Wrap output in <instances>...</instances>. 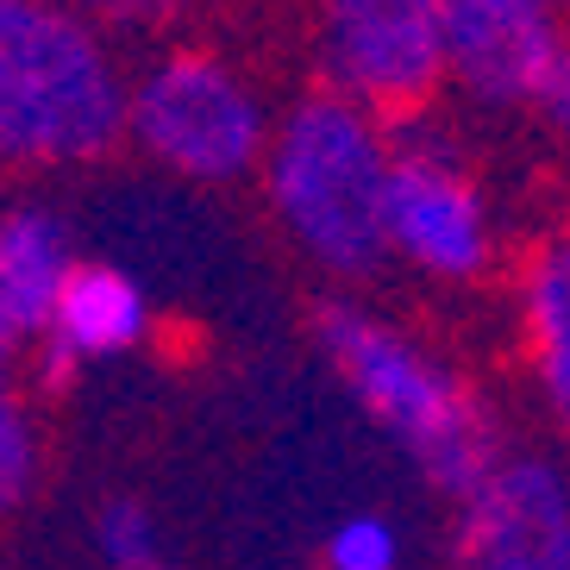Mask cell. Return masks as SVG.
<instances>
[{
  "instance_id": "5",
  "label": "cell",
  "mask_w": 570,
  "mask_h": 570,
  "mask_svg": "<svg viewBox=\"0 0 570 570\" xmlns=\"http://www.w3.org/2000/svg\"><path fill=\"white\" fill-rule=\"evenodd\" d=\"M314 63L326 95L407 126L452 82L445 0H314Z\"/></svg>"
},
{
  "instance_id": "6",
  "label": "cell",
  "mask_w": 570,
  "mask_h": 570,
  "mask_svg": "<svg viewBox=\"0 0 570 570\" xmlns=\"http://www.w3.org/2000/svg\"><path fill=\"white\" fill-rule=\"evenodd\" d=\"M495 207L452 138L395 126L389 169V257L439 288H470L495 269Z\"/></svg>"
},
{
  "instance_id": "12",
  "label": "cell",
  "mask_w": 570,
  "mask_h": 570,
  "mask_svg": "<svg viewBox=\"0 0 570 570\" xmlns=\"http://www.w3.org/2000/svg\"><path fill=\"white\" fill-rule=\"evenodd\" d=\"M88 539H95V558H101L107 570H176L157 514L145 502H132V495H114V502L95 508Z\"/></svg>"
},
{
  "instance_id": "11",
  "label": "cell",
  "mask_w": 570,
  "mask_h": 570,
  "mask_svg": "<svg viewBox=\"0 0 570 570\" xmlns=\"http://www.w3.org/2000/svg\"><path fill=\"white\" fill-rule=\"evenodd\" d=\"M514 326L527 357L570 352V226L546 233L514 269Z\"/></svg>"
},
{
  "instance_id": "2",
  "label": "cell",
  "mask_w": 570,
  "mask_h": 570,
  "mask_svg": "<svg viewBox=\"0 0 570 570\" xmlns=\"http://www.w3.org/2000/svg\"><path fill=\"white\" fill-rule=\"evenodd\" d=\"M132 76L107 19L69 0H0V157L13 169L101 164L126 145Z\"/></svg>"
},
{
  "instance_id": "13",
  "label": "cell",
  "mask_w": 570,
  "mask_h": 570,
  "mask_svg": "<svg viewBox=\"0 0 570 570\" xmlns=\"http://www.w3.org/2000/svg\"><path fill=\"white\" fill-rule=\"evenodd\" d=\"M402 558H407L402 527L389 514H376V508L345 514L326 533V546H320V570H402Z\"/></svg>"
},
{
  "instance_id": "17",
  "label": "cell",
  "mask_w": 570,
  "mask_h": 570,
  "mask_svg": "<svg viewBox=\"0 0 570 570\" xmlns=\"http://www.w3.org/2000/svg\"><path fill=\"white\" fill-rule=\"evenodd\" d=\"M183 0H126V26H145V19H169Z\"/></svg>"
},
{
  "instance_id": "15",
  "label": "cell",
  "mask_w": 570,
  "mask_h": 570,
  "mask_svg": "<svg viewBox=\"0 0 570 570\" xmlns=\"http://www.w3.org/2000/svg\"><path fill=\"white\" fill-rule=\"evenodd\" d=\"M527 364H533L539 407H546L552 433L564 439V452H570V352H546V357H527Z\"/></svg>"
},
{
  "instance_id": "3",
  "label": "cell",
  "mask_w": 570,
  "mask_h": 570,
  "mask_svg": "<svg viewBox=\"0 0 570 570\" xmlns=\"http://www.w3.org/2000/svg\"><path fill=\"white\" fill-rule=\"evenodd\" d=\"M389 169L395 126L320 88L276 114L257 183L288 245L314 269L357 283L389 264Z\"/></svg>"
},
{
  "instance_id": "1",
  "label": "cell",
  "mask_w": 570,
  "mask_h": 570,
  "mask_svg": "<svg viewBox=\"0 0 570 570\" xmlns=\"http://www.w3.org/2000/svg\"><path fill=\"white\" fill-rule=\"evenodd\" d=\"M314 345L338 383L352 389V402L370 414V426L452 502L483 483L495 458L508 452L483 395L389 314L352 302V295L320 302Z\"/></svg>"
},
{
  "instance_id": "7",
  "label": "cell",
  "mask_w": 570,
  "mask_h": 570,
  "mask_svg": "<svg viewBox=\"0 0 570 570\" xmlns=\"http://www.w3.org/2000/svg\"><path fill=\"white\" fill-rule=\"evenodd\" d=\"M458 570H570V470L546 452H502L458 495Z\"/></svg>"
},
{
  "instance_id": "18",
  "label": "cell",
  "mask_w": 570,
  "mask_h": 570,
  "mask_svg": "<svg viewBox=\"0 0 570 570\" xmlns=\"http://www.w3.org/2000/svg\"><path fill=\"white\" fill-rule=\"evenodd\" d=\"M69 7H82V13L107 19V26H126V0H69Z\"/></svg>"
},
{
  "instance_id": "4",
  "label": "cell",
  "mask_w": 570,
  "mask_h": 570,
  "mask_svg": "<svg viewBox=\"0 0 570 570\" xmlns=\"http://www.w3.org/2000/svg\"><path fill=\"white\" fill-rule=\"evenodd\" d=\"M276 114L264 107L257 82L214 51H164L132 76V119L126 145L151 157L169 176L202 188H226L264 176Z\"/></svg>"
},
{
  "instance_id": "8",
  "label": "cell",
  "mask_w": 570,
  "mask_h": 570,
  "mask_svg": "<svg viewBox=\"0 0 570 570\" xmlns=\"http://www.w3.org/2000/svg\"><path fill=\"white\" fill-rule=\"evenodd\" d=\"M452 88L476 107H533L546 76L570 57L564 0H445Z\"/></svg>"
},
{
  "instance_id": "9",
  "label": "cell",
  "mask_w": 570,
  "mask_h": 570,
  "mask_svg": "<svg viewBox=\"0 0 570 570\" xmlns=\"http://www.w3.org/2000/svg\"><path fill=\"white\" fill-rule=\"evenodd\" d=\"M157 314H151V295L138 276H126L119 264H101V257H82L76 276H69L63 302L51 314V333L38 345V370L63 383L88 364H114V357H132L145 338H151Z\"/></svg>"
},
{
  "instance_id": "10",
  "label": "cell",
  "mask_w": 570,
  "mask_h": 570,
  "mask_svg": "<svg viewBox=\"0 0 570 570\" xmlns=\"http://www.w3.org/2000/svg\"><path fill=\"white\" fill-rule=\"evenodd\" d=\"M76 245L57 207L19 202L0 219V345L7 352H38L51 333V314L76 276Z\"/></svg>"
},
{
  "instance_id": "14",
  "label": "cell",
  "mask_w": 570,
  "mask_h": 570,
  "mask_svg": "<svg viewBox=\"0 0 570 570\" xmlns=\"http://www.w3.org/2000/svg\"><path fill=\"white\" fill-rule=\"evenodd\" d=\"M32 483H38V426H32V414L7 395V402H0V502L19 508L32 495Z\"/></svg>"
},
{
  "instance_id": "16",
  "label": "cell",
  "mask_w": 570,
  "mask_h": 570,
  "mask_svg": "<svg viewBox=\"0 0 570 570\" xmlns=\"http://www.w3.org/2000/svg\"><path fill=\"white\" fill-rule=\"evenodd\" d=\"M533 114L546 119V126H552L558 138H570V57H564V63L552 69V76H546V88H539Z\"/></svg>"
}]
</instances>
